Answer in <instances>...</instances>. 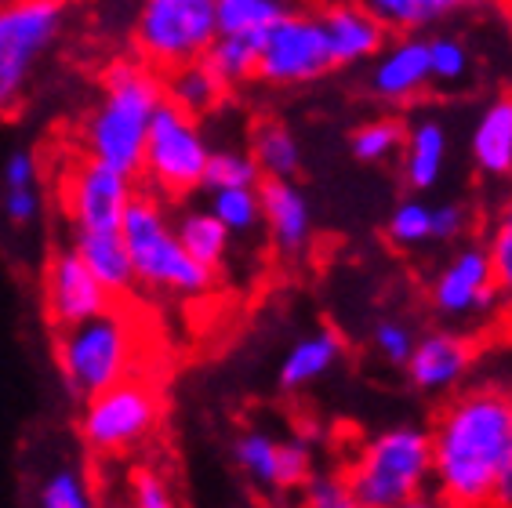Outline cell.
Masks as SVG:
<instances>
[{"label":"cell","instance_id":"6da1fadb","mask_svg":"<svg viewBox=\"0 0 512 508\" xmlns=\"http://www.w3.org/2000/svg\"><path fill=\"white\" fill-rule=\"evenodd\" d=\"M429 440L436 494L462 508H487L494 476L512 461V392L498 385L458 392Z\"/></svg>","mask_w":512,"mask_h":508},{"label":"cell","instance_id":"7a4b0ae2","mask_svg":"<svg viewBox=\"0 0 512 508\" xmlns=\"http://www.w3.org/2000/svg\"><path fill=\"white\" fill-rule=\"evenodd\" d=\"M164 106V73L135 55L113 59L99 77V98L77 127V153L138 178L153 113Z\"/></svg>","mask_w":512,"mask_h":508},{"label":"cell","instance_id":"3957f363","mask_svg":"<svg viewBox=\"0 0 512 508\" xmlns=\"http://www.w3.org/2000/svg\"><path fill=\"white\" fill-rule=\"evenodd\" d=\"M51 334L59 378L77 400H88L124 378L146 374V323L131 298L109 302L102 313Z\"/></svg>","mask_w":512,"mask_h":508},{"label":"cell","instance_id":"277c9868","mask_svg":"<svg viewBox=\"0 0 512 508\" xmlns=\"http://www.w3.org/2000/svg\"><path fill=\"white\" fill-rule=\"evenodd\" d=\"M120 236L128 247L135 291L171 298V302H197L215 291L218 273L204 269L197 258H189L175 233V215L168 200L138 186L128 211L120 218Z\"/></svg>","mask_w":512,"mask_h":508},{"label":"cell","instance_id":"5b68a950","mask_svg":"<svg viewBox=\"0 0 512 508\" xmlns=\"http://www.w3.org/2000/svg\"><path fill=\"white\" fill-rule=\"evenodd\" d=\"M360 508H393L433 483V440L422 425H389L356 447L345 469Z\"/></svg>","mask_w":512,"mask_h":508},{"label":"cell","instance_id":"8992f818","mask_svg":"<svg viewBox=\"0 0 512 508\" xmlns=\"http://www.w3.org/2000/svg\"><path fill=\"white\" fill-rule=\"evenodd\" d=\"M73 0H0V117L26 106L33 80L55 55Z\"/></svg>","mask_w":512,"mask_h":508},{"label":"cell","instance_id":"52a82bcc","mask_svg":"<svg viewBox=\"0 0 512 508\" xmlns=\"http://www.w3.org/2000/svg\"><path fill=\"white\" fill-rule=\"evenodd\" d=\"M164 421V396L146 374L124 378L80 400L77 436L91 458L117 461L146 447Z\"/></svg>","mask_w":512,"mask_h":508},{"label":"cell","instance_id":"ba28073f","mask_svg":"<svg viewBox=\"0 0 512 508\" xmlns=\"http://www.w3.org/2000/svg\"><path fill=\"white\" fill-rule=\"evenodd\" d=\"M207 157H211V142H207L200 120L164 102L153 113L146 146H142L138 186L157 193L168 204L182 200V196L204 189Z\"/></svg>","mask_w":512,"mask_h":508},{"label":"cell","instance_id":"9c48e42d","mask_svg":"<svg viewBox=\"0 0 512 508\" xmlns=\"http://www.w3.org/2000/svg\"><path fill=\"white\" fill-rule=\"evenodd\" d=\"M215 37V0H138L131 48L157 73L204 59Z\"/></svg>","mask_w":512,"mask_h":508},{"label":"cell","instance_id":"30bf717a","mask_svg":"<svg viewBox=\"0 0 512 508\" xmlns=\"http://www.w3.org/2000/svg\"><path fill=\"white\" fill-rule=\"evenodd\" d=\"M138 193V178L117 167L99 164L84 153H69L55 178L59 215L73 229H120L131 196Z\"/></svg>","mask_w":512,"mask_h":508},{"label":"cell","instance_id":"8fae6325","mask_svg":"<svg viewBox=\"0 0 512 508\" xmlns=\"http://www.w3.org/2000/svg\"><path fill=\"white\" fill-rule=\"evenodd\" d=\"M335 69L327 51L324 26L316 11L291 8L280 22H273L258 40L255 80L269 88H306Z\"/></svg>","mask_w":512,"mask_h":508},{"label":"cell","instance_id":"7c38bea8","mask_svg":"<svg viewBox=\"0 0 512 508\" xmlns=\"http://www.w3.org/2000/svg\"><path fill=\"white\" fill-rule=\"evenodd\" d=\"M429 305L440 320L469 323L494 316L502 309L498 287H494L491 258L483 244H458V251L436 269L429 284Z\"/></svg>","mask_w":512,"mask_h":508},{"label":"cell","instance_id":"4fadbf2b","mask_svg":"<svg viewBox=\"0 0 512 508\" xmlns=\"http://www.w3.org/2000/svg\"><path fill=\"white\" fill-rule=\"evenodd\" d=\"M109 302L113 298L106 294V287L95 280L88 265L80 262V254L73 247L62 244L48 254V262L40 269V309H44L51 331L88 320V316L102 313Z\"/></svg>","mask_w":512,"mask_h":508},{"label":"cell","instance_id":"5bb4252c","mask_svg":"<svg viewBox=\"0 0 512 508\" xmlns=\"http://www.w3.org/2000/svg\"><path fill=\"white\" fill-rule=\"evenodd\" d=\"M233 461L262 490H298L313 476V447L302 436L276 440L262 429H247L233 443Z\"/></svg>","mask_w":512,"mask_h":508},{"label":"cell","instance_id":"9a60e30c","mask_svg":"<svg viewBox=\"0 0 512 508\" xmlns=\"http://www.w3.org/2000/svg\"><path fill=\"white\" fill-rule=\"evenodd\" d=\"M476 363V345L473 338L458 327H436L414 338V349L407 356L404 371L407 381L425 396H444L454 392L469 378Z\"/></svg>","mask_w":512,"mask_h":508},{"label":"cell","instance_id":"2e32d148","mask_svg":"<svg viewBox=\"0 0 512 508\" xmlns=\"http://www.w3.org/2000/svg\"><path fill=\"white\" fill-rule=\"evenodd\" d=\"M433 88L429 77V55H425V37H389L367 73V91L382 106H411L425 91Z\"/></svg>","mask_w":512,"mask_h":508},{"label":"cell","instance_id":"e0dca14e","mask_svg":"<svg viewBox=\"0 0 512 508\" xmlns=\"http://www.w3.org/2000/svg\"><path fill=\"white\" fill-rule=\"evenodd\" d=\"M316 19L324 26L327 51L335 69L364 66L382 51V44L389 40L382 22L360 4V0H327L324 8L316 11Z\"/></svg>","mask_w":512,"mask_h":508},{"label":"cell","instance_id":"ac0fdd59","mask_svg":"<svg viewBox=\"0 0 512 508\" xmlns=\"http://www.w3.org/2000/svg\"><path fill=\"white\" fill-rule=\"evenodd\" d=\"M258 204H262V229L280 254H302L313 244V207L295 178H262Z\"/></svg>","mask_w":512,"mask_h":508},{"label":"cell","instance_id":"d6986e66","mask_svg":"<svg viewBox=\"0 0 512 508\" xmlns=\"http://www.w3.org/2000/svg\"><path fill=\"white\" fill-rule=\"evenodd\" d=\"M451 160V131L440 117L422 113L411 120L400 146V175H404L411 193H429L440 186V178Z\"/></svg>","mask_w":512,"mask_h":508},{"label":"cell","instance_id":"ffe728a7","mask_svg":"<svg viewBox=\"0 0 512 508\" xmlns=\"http://www.w3.org/2000/svg\"><path fill=\"white\" fill-rule=\"evenodd\" d=\"M69 247L80 254V262L95 273V280L106 287L113 302L135 298V273H131V258L120 229H73Z\"/></svg>","mask_w":512,"mask_h":508},{"label":"cell","instance_id":"44dd1931","mask_svg":"<svg viewBox=\"0 0 512 508\" xmlns=\"http://www.w3.org/2000/svg\"><path fill=\"white\" fill-rule=\"evenodd\" d=\"M389 37H422L451 19L473 15L491 0H360Z\"/></svg>","mask_w":512,"mask_h":508},{"label":"cell","instance_id":"7402d4cb","mask_svg":"<svg viewBox=\"0 0 512 508\" xmlns=\"http://www.w3.org/2000/svg\"><path fill=\"white\" fill-rule=\"evenodd\" d=\"M469 157L483 178H512V95H494L469 135Z\"/></svg>","mask_w":512,"mask_h":508},{"label":"cell","instance_id":"603a6c76","mask_svg":"<svg viewBox=\"0 0 512 508\" xmlns=\"http://www.w3.org/2000/svg\"><path fill=\"white\" fill-rule=\"evenodd\" d=\"M342 360V338L335 331H309L302 334L291 349H287L284 363H280V389L302 392L316 385L320 378L335 371V363Z\"/></svg>","mask_w":512,"mask_h":508},{"label":"cell","instance_id":"cb8c5ba5","mask_svg":"<svg viewBox=\"0 0 512 508\" xmlns=\"http://www.w3.org/2000/svg\"><path fill=\"white\" fill-rule=\"evenodd\" d=\"M229 88L207 69L204 59L186 62L164 73V102H171L175 109L189 113V117H207L226 102Z\"/></svg>","mask_w":512,"mask_h":508},{"label":"cell","instance_id":"d4e9b609","mask_svg":"<svg viewBox=\"0 0 512 508\" xmlns=\"http://www.w3.org/2000/svg\"><path fill=\"white\" fill-rule=\"evenodd\" d=\"M175 233L182 240V247L189 251V258H197L204 269L218 273L226 265L233 236L226 233V225L218 222L207 207H193V211L175 215Z\"/></svg>","mask_w":512,"mask_h":508},{"label":"cell","instance_id":"484cf974","mask_svg":"<svg viewBox=\"0 0 512 508\" xmlns=\"http://www.w3.org/2000/svg\"><path fill=\"white\" fill-rule=\"evenodd\" d=\"M262 178H295L302 167V146H298L295 131L280 120H262L251 131V149Z\"/></svg>","mask_w":512,"mask_h":508},{"label":"cell","instance_id":"4316f807","mask_svg":"<svg viewBox=\"0 0 512 508\" xmlns=\"http://www.w3.org/2000/svg\"><path fill=\"white\" fill-rule=\"evenodd\" d=\"M291 8H295L291 0H215V22L222 37L262 40V33Z\"/></svg>","mask_w":512,"mask_h":508},{"label":"cell","instance_id":"83f0119b","mask_svg":"<svg viewBox=\"0 0 512 508\" xmlns=\"http://www.w3.org/2000/svg\"><path fill=\"white\" fill-rule=\"evenodd\" d=\"M37 508H99L95 483L80 465H55L37 483Z\"/></svg>","mask_w":512,"mask_h":508},{"label":"cell","instance_id":"f1b7e54d","mask_svg":"<svg viewBox=\"0 0 512 508\" xmlns=\"http://www.w3.org/2000/svg\"><path fill=\"white\" fill-rule=\"evenodd\" d=\"M425 55H429V77L433 88H462L473 77V51L458 33H433L425 37Z\"/></svg>","mask_w":512,"mask_h":508},{"label":"cell","instance_id":"f546056e","mask_svg":"<svg viewBox=\"0 0 512 508\" xmlns=\"http://www.w3.org/2000/svg\"><path fill=\"white\" fill-rule=\"evenodd\" d=\"M204 62L229 91L240 88V84H251V80H255V66H258V40L222 37V33H218V37L211 40V48L204 51Z\"/></svg>","mask_w":512,"mask_h":508},{"label":"cell","instance_id":"4dcf8cb0","mask_svg":"<svg viewBox=\"0 0 512 508\" xmlns=\"http://www.w3.org/2000/svg\"><path fill=\"white\" fill-rule=\"evenodd\" d=\"M407 124L400 117H371L349 135V149L360 164H389L400 157Z\"/></svg>","mask_w":512,"mask_h":508},{"label":"cell","instance_id":"1f68e13d","mask_svg":"<svg viewBox=\"0 0 512 508\" xmlns=\"http://www.w3.org/2000/svg\"><path fill=\"white\" fill-rule=\"evenodd\" d=\"M483 247H487V258H491L494 287H498L502 309L512 313V193L494 211L491 229H487V244Z\"/></svg>","mask_w":512,"mask_h":508},{"label":"cell","instance_id":"d6a6232c","mask_svg":"<svg viewBox=\"0 0 512 508\" xmlns=\"http://www.w3.org/2000/svg\"><path fill=\"white\" fill-rule=\"evenodd\" d=\"M207 211L226 225L229 236H251L262 229V204L255 189H211Z\"/></svg>","mask_w":512,"mask_h":508},{"label":"cell","instance_id":"836d02e7","mask_svg":"<svg viewBox=\"0 0 512 508\" xmlns=\"http://www.w3.org/2000/svg\"><path fill=\"white\" fill-rule=\"evenodd\" d=\"M385 236H389V244L400 247V251H418V247L433 244V204H425L418 196L400 200V204L389 211Z\"/></svg>","mask_w":512,"mask_h":508},{"label":"cell","instance_id":"e575fe53","mask_svg":"<svg viewBox=\"0 0 512 508\" xmlns=\"http://www.w3.org/2000/svg\"><path fill=\"white\" fill-rule=\"evenodd\" d=\"M262 182V171H258L255 157L247 149H211L204 171V189H255Z\"/></svg>","mask_w":512,"mask_h":508},{"label":"cell","instance_id":"d590c367","mask_svg":"<svg viewBox=\"0 0 512 508\" xmlns=\"http://www.w3.org/2000/svg\"><path fill=\"white\" fill-rule=\"evenodd\" d=\"M128 508H178V498L164 472L153 465H138L128 476Z\"/></svg>","mask_w":512,"mask_h":508},{"label":"cell","instance_id":"8d00e7d4","mask_svg":"<svg viewBox=\"0 0 512 508\" xmlns=\"http://www.w3.org/2000/svg\"><path fill=\"white\" fill-rule=\"evenodd\" d=\"M298 490H302V508H356L349 483L338 472H313Z\"/></svg>","mask_w":512,"mask_h":508},{"label":"cell","instance_id":"74e56055","mask_svg":"<svg viewBox=\"0 0 512 508\" xmlns=\"http://www.w3.org/2000/svg\"><path fill=\"white\" fill-rule=\"evenodd\" d=\"M414 338H418V334H414L404 320H378L375 334H371L378 356H382L385 363H393V367H404L407 363V356H411V349H414Z\"/></svg>","mask_w":512,"mask_h":508},{"label":"cell","instance_id":"f35d334b","mask_svg":"<svg viewBox=\"0 0 512 508\" xmlns=\"http://www.w3.org/2000/svg\"><path fill=\"white\" fill-rule=\"evenodd\" d=\"M473 225V211L458 200L433 204V244H462Z\"/></svg>","mask_w":512,"mask_h":508},{"label":"cell","instance_id":"ab89813d","mask_svg":"<svg viewBox=\"0 0 512 508\" xmlns=\"http://www.w3.org/2000/svg\"><path fill=\"white\" fill-rule=\"evenodd\" d=\"M0 211L8 218L15 229H26L33 225L40 215H44V193L40 186H30V189H4V200H0Z\"/></svg>","mask_w":512,"mask_h":508},{"label":"cell","instance_id":"60d3db41","mask_svg":"<svg viewBox=\"0 0 512 508\" xmlns=\"http://www.w3.org/2000/svg\"><path fill=\"white\" fill-rule=\"evenodd\" d=\"M40 186V157L33 149H15L4 160V189H30Z\"/></svg>","mask_w":512,"mask_h":508},{"label":"cell","instance_id":"b9f144b4","mask_svg":"<svg viewBox=\"0 0 512 508\" xmlns=\"http://www.w3.org/2000/svg\"><path fill=\"white\" fill-rule=\"evenodd\" d=\"M487 508H512V461L498 472V476H494Z\"/></svg>","mask_w":512,"mask_h":508},{"label":"cell","instance_id":"7bdbcfd3","mask_svg":"<svg viewBox=\"0 0 512 508\" xmlns=\"http://www.w3.org/2000/svg\"><path fill=\"white\" fill-rule=\"evenodd\" d=\"M393 508H462V505H454V501H447V498H440V494H414V498H407V501H400V505H393Z\"/></svg>","mask_w":512,"mask_h":508},{"label":"cell","instance_id":"ee69618b","mask_svg":"<svg viewBox=\"0 0 512 508\" xmlns=\"http://www.w3.org/2000/svg\"><path fill=\"white\" fill-rule=\"evenodd\" d=\"M356 508H360V505H356Z\"/></svg>","mask_w":512,"mask_h":508}]
</instances>
